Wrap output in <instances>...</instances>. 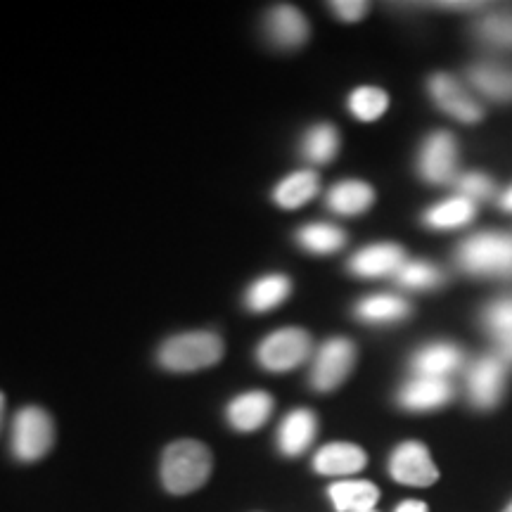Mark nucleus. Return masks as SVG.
Here are the masks:
<instances>
[{
  "label": "nucleus",
  "instance_id": "1",
  "mask_svg": "<svg viewBox=\"0 0 512 512\" xmlns=\"http://www.w3.org/2000/svg\"><path fill=\"white\" fill-rule=\"evenodd\" d=\"M211 451L202 441H174L162 456L164 489L174 496H185L202 489L211 475Z\"/></svg>",
  "mask_w": 512,
  "mask_h": 512
},
{
  "label": "nucleus",
  "instance_id": "2",
  "mask_svg": "<svg viewBox=\"0 0 512 512\" xmlns=\"http://www.w3.org/2000/svg\"><path fill=\"white\" fill-rule=\"evenodd\" d=\"M223 358V342L214 332H183L166 339L159 349V363L174 373H192L216 366Z\"/></svg>",
  "mask_w": 512,
  "mask_h": 512
},
{
  "label": "nucleus",
  "instance_id": "3",
  "mask_svg": "<svg viewBox=\"0 0 512 512\" xmlns=\"http://www.w3.org/2000/svg\"><path fill=\"white\" fill-rule=\"evenodd\" d=\"M458 264L467 273L512 278V235L479 233L458 249Z\"/></svg>",
  "mask_w": 512,
  "mask_h": 512
},
{
  "label": "nucleus",
  "instance_id": "4",
  "mask_svg": "<svg viewBox=\"0 0 512 512\" xmlns=\"http://www.w3.org/2000/svg\"><path fill=\"white\" fill-rule=\"evenodd\" d=\"M55 444L53 418L38 406H27L12 422V453L22 463L41 460Z\"/></svg>",
  "mask_w": 512,
  "mask_h": 512
},
{
  "label": "nucleus",
  "instance_id": "5",
  "mask_svg": "<svg viewBox=\"0 0 512 512\" xmlns=\"http://www.w3.org/2000/svg\"><path fill=\"white\" fill-rule=\"evenodd\" d=\"M311 337L302 328H283L268 335L256 349V358L271 373H287L302 366L311 354Z\"/></svg>",
  "mask_w": 512,
  "mask_h": 512
},
{
  "label": "nucleus",
  "instance_id": "6",
  "mask_svg": "<svg viewBox=\"0 0 512 512\" xmlns=\"http://www.w3.org/2000/svg\"><path fill=\"white\" fill-rule=\"evenodd\" d=\"M356 363V347L344 337L328 339L311 366V384L318 392H332L347 380Z\"/></svg>",
  "mask_w": 512,
  "mask_h": 512
},
{
  "label": "nucleus",
  "instance_id": "7",
  "mask_svg": "<svg viewBox=\"0 0 512 512\" xmlns=\"http://www.w3.org/2000/svg\"><path fill=\"white\" fill-rule=\"evenodd\" d=\"M389 475L406 486H432L439 479V470L425 444L406 441L396 446L389 458Z\"/></svg>",
  "mask_w": 512,
  "mask_h": 512
},
{
  "label": "nucleus",
  "instance_id": "8",
  "mask_svg": "<svg viewBox=\"0 0 512 512\" xmlns=\"http://www.w3.org/2000/svg\"><path fill=\"white\" fill-rule=\"evenodd\" d=\"M505 392V361L501 356H482L467 373V394L479 411L498 406Z\"/></svg>",
  "mask_w": 512,
  "mask_h": 512
},
{
  "label": "nucleus",
  "instance_id": "9",
  "mask_svg": "<svg viewBox=\"0 0 512 512\" xmlns=\"http://www.w3.org/2000/svg\"><path fill=\"white\" fill-rule=\"evenodd\" d=\"M458 145L456 138L446 131L432 133L420 150L418 171L427 183H448L456 174Z\"/></svg>",
  "mask_w": 512,
  "mask_h": 512
},
{
  "label": "nucleus",
  "instance_id": "10",
  "mask_svg": "<svg viewBox=\"0 0 512 512\" xmlns=\"http://www.w3.org/2000/svg\"><path fill=\"white\" fill-rule=\"evenodd\" d=\"M430 95L439 105V110H444L448 117L463 121V124H477L484 117L482 107L467 95L460 83L448 74H437L430 81Z\"/></svg>",
  "mask_w": 512,
  "mask_h": 512
},
{
  "label": "nucleus",
  "instance_id": "11",
  "mask_svg": "<svg viewBox=\"0 0 512 512\" xmlns=\"http://www.w3.org/2000/svg\"><path fill=\"white\" fill-rule=\"evenodd\" d=\"M453 396V387L448 380L439 377H413L399 392V403L406 411H437L446 406Z\"/></svg>",
  "mask_w": 512,
  "mask_h": 512
},
{
  "label": "nucleus",
  "instance_id": "12",
  "mask_svg": "<svg viewBox=\"0 0 512 512\" xmlns=\"http://www.w3.org/2000/svg\"><path fill=\"white\" fill-rule=\"evenodd\" d=\"M366 463L368 456L361 446L337 441V444H328L320 448L316 458H313V470L325 477H349L361 472Z\"/></svg>",
  "mask_w": 512,
  "mask_h": 512
},
{
  "label": "nucleus",
  "instance_id": "13",
  "mask_svg": "<svg viewBox=\"0 0 512 512\" xmlns=\"http://www.w3.org/2000/svg\"><path fill=\"white\" fill-rule=\"evenodd\" d=\"M273 413V396L254 389V392H245L235 396L228 403V422L233 425V430L238 432H254L259 430L264 422L271 418Z\"/></svg>",
  "mask_w": 512,
  "mask_h": 512
},
{
  "label": "nucleus",
  "instance_id": "14",
  "mask_svg": "<svg viewBox=\"0 0 512 512\" xmlns=\"http://www.w3.org/2000/svg\"><path fill=\"white\" fill-rule=\"evenodd\" d=\"M403 264H406V256H403L401 247L380 242V245L361 249L351 259L349 268L361 278H382V275H396Z\"/></svg>",
  "mask_w": 512,
  "mask_h": 512
},
{
  "label": "nucleus",
  "instance_id": "15",
  "mask_svg": "<svg viewBox=\"0 0 512 512\" xmlns=\"http://www.w3.org/2000/svg\"><path fill=\"white\" fill-rule=\"evenodd\" d=\"M266 31L275 46L299 48L309 38V22H306V17L297 8L280 5V8H273L268 12Z\"/></svg>",
  "mask_w": 512,
  "mask_h": 512
},
{
  "label": "nucleus",
  "instance_id": "16",
  "mask_svg": "<svg viewBox=\"0 0 512 512\" xmlns=\"http://www.w3.org/2000/svg\"><path fill=\"white\" fill-rule=\"evenodd\" d=\"M318 420L309 408H297V411L287 413L285 420L280 422L278 430V446L285 456H299L306 448L311 446V441L316 439Z\"/></svg>",
  "mask_w": 512,
  "mask_h": 512
},
{
  "label": "nucleus",
  "instance_id": "17",
  "mask_svg": "<svg viewBox=\"0 0 512 512\" xmlns=\"http://www.w3.org/2000/svg\"><path fill=\"white\" fill-rule=\"evenodd\" d=\"M460 363H463L460 349L446 342L430 344V347L420 349L418 354L413 356L415 377H439V380H446V375L458 370Z\"/></svg>",
  "mask_w": 512,
  "mask_h": 512
},
{
  "label": "nucleus",
  "instance_id": "18",
  "mask_svg": "<svg viewBox=\"0 0 512 512\" xmlns=\"http://www.w3.org/2000/svg\"><path fill=\"white\" fill-rule=\"evenodd\" d=\"M328 494L337 512L373 510L375 503L380 501V491H377V486L370 482H363V479H347V482L332 484Z\"/></svg>",
  "mask_w": 512,
  "mask_h": 512
},
{
  "label": "nucleus",
  "instance_id": "19",
  "mask_svg": "<svg viewBox=\"0 0 512 512\" xmlns=\"http://www.w3.org/2000/svg\"><path fill=\"white\" fill-rule=\"evenodd\" d=\"M375 202V192L363 181H342L328 192V207L339 216H358Z\"/></svg>",
  "mask_w": 512,
  "mask_h": 512
},
{
  "label": "nucleus",
  "instance_id": "20",
  "mask_svg": "<svg viewBox=\"0 0 512 512\" xmlns=\"http://www.w3.org/2000/svg\"><path fill=\"white\" fill-rule=\"evenodd\" d=\"M292 290V283L287 275L273 273V275H264L256 283H252L247 294H245V304L249 311L254 313H266L280 306L287 299V294Z\"/></svg>",
  "mask_w": 512,
  "mask_h": 512
},
{
  "label": "nucleus",
  "instance_id": "21",
  "mask_svg": "<svg viewBox=\"0 0 512 512\" xmlns=\"http://www.w3.org/2000/svg\"><path fill=\"white\" fill-rule=\"evenodd\" d=\"M408 313H411V306L396 294H373V297L361 299L356 306V316L375 325L396 323V320L406 318Z\"/></svg>",
  "mask_w": 512,
  "mask_h": 512
},
{
  "label": "nucleus",
  "instance_id": "22",
  "mask_svg": "<svg viewBox=\"0 0 512 512\" xmlns=\"http://www.w3.org/2000/svg\"><path fill=\"white\" fill-rule=\"evenodd\" d=\"M318 188L320 178L313 171H297V174H290L285 181L278 183V188L273 190V200L283 209H297L313 200Z\"/></svg>",
  "mask_w": 512,
  "mask_h": 512
},
{
  "label": "nucleus",
  "instance_id": "23",
  "mask_svg": "<svg viewBox=\"0 0 512 512\" xmlns=\"http://www.w3.org/2000/svg\"><path fill=\"white\" fill-rule=\"evenodd\" d=\"M484 325L498 342L503 361H512V297L496 299L484 311Z\"/></svg>",
  "mask_w": 512,
  "mask_h": 512
},
{
  "label": "nucleus",
  "instance_id": "24",
  "mask_svg": "<svg viewBox=\"0 0 512 512\" xmlns=\"http://www.w3.org/2000/svg\"><path fill=\"white\" fill-rule=\"evenodd\" d=\"M472 219H475V202L467 200V197H463V195L441 202L425 214L427 226L437 228V230H451V228L467 226Z\"/></svg>",
  "mask_w": 512,
  "mask_h": 512
},
{
  "label": "nucleus",
  "instance_id": "25",
  "mask_svg": "<svg viewBox=\"0 0 512 512\" xmlns=\"http://www.w3.org/2000/svg\"><path fill=\"white\" fill-rule=\"evenodd\" d=\"M297 238L299 245L311 254H332L337 249H342L344 242H347L344 230L330 226V223H309V226L299 230Z\"/></svg>",
  "mask_w": 512,
  "mask_h": 512
},
{
  "label": "nucleus",
  "instance_id": "26",
  "mask_svg": "<svg viewBox=\"0 0 512 512\" xmlns=\"http://www.w3.org/2000/svg\"><path fill=\"white\" fill-rule=\"evenodd\" d=\"M339 150V136L335 131V126L330 124H316L309 128L304 136L302 143V152L304 157L313 164H328L332 157L337 155Z\"/></svg>",
  "mask_w": 512,
  "mask_h": 512
},
{
  "label": "nucleus",
  "instance_id": "27",
  "mask_svg": "<svg viewBox=\"0 0 512 512\" xmlns=\"http://www.w3.org/2000/svg\"><path fill=\"white\" fill-rule=\"evenodd\" d=\"M470 79L477 86V91L489 95V98H512V72H508V69L496 67V64H482V67L472 69Z\"/></svg>",
  "mask_w": 512,
  "mask_h": 512
},
{
  "label": "nucleus",
  "instance_id": "28",
  "mask_svg": "<svg viewBox=\"0 0 512 512\" xmlns=\"http://www.w3.org/2000/svg\"><path fill=\"white\" fill-rule=\"evenodd\" d=\"M389 107V98L382 88L361 86L349 95V110L358 121H375L380 119Z\"/></svg>",
  "mask_w": 512,
  "mask_h": 512
},
{
  "label": "nucleus",
  "instance_id": "29",
  "mask_svg": "<svg viewBox=\"0 0 512 512\" xmlns=\"http://www.w3.org/2000/svg\"><path fill=\"white\" fill-rule=\"evenodd\" d=\"M396 280L403 287H411V290H432L441 283V271L437 266L427 264V261H406L396 273Z\"/></svg>",
  "mask_w": 512,
  "mask_h": 512
},
{
  "label": "nucleus",
  "instance_id": "30",
  "mask_svg": "<svg viewBox=\"0 0 512 512\" xmlns=\"http://www.w3.org/2000/svg\"><path fill=\"white\" fill-rule=\"evenodd\" d=\"M458 188L463 192V197L475 202V200H486V197L494 192V183H491V178L484 174H465L458 181Z\"/></svg>",
  "mask_w": 512,
  "mask_h": 512
},
{
  "label": "nucleus",
  "instance_id": "31",
  "mask_svg": "<svg viewBox=\"0 0 512 512\" xmlns=\"http://www.w3.org/2000/svg\"><path fill=\"white\" fill-rule=\"evenodd\" d=\"M332 10H335L337 17H342L344 22H358V19L366 15L368 5L361 3V0H339V3H332Z\"/></svg>",
  "mask_w": 512,
  "mask_h": 512
},
{
  "label": "nucleus",
  "instance_id": "32",
  "mask_svg": "<svg viewBox=\"0 0 512 512\" xmlns=\"http://www.w3.org/2000/svg\"><path fill=\"white\" fill-rule=\"evenodd\" d=\"M394 512H430L422 501H403Z\"/></svg>",
  "mask_w": 512,
  "mask_h": 512
},
{
  "label": "nucleus",
  "instance_id": "33",
  "mask_svg": "<svg viewBox=\"0 0 512 512\" xmlns=\"http://www.w3.org/2000/svg\"><path fill=\"white\" fill-rule=\"evenodd\" d=\"M501 207H503L505 211H512V188L501 197Z\"/></svg>",
  "mask_w": 512,
  "mask_h": 512
},
{
  "label": "nucleus",
  "instance_id": "34",
  "mask_svg": "<svg viewBox=\"0 0 512 512\" xmlns=\"http://www.w3.org/2000/svg\"><path fill=\"white\" fill-rule=\"evenodd\" d=\"M3 411H5V396L0 394V425H3Z\"/></svg>",
  "mask_w": 512,
  "mask_h": 512
},
{
  "label": "nucleus",
  "instance_id": "35",
  "mask_svg": "<svg viewBox=\"0 0 512 512\" xmlns=\"http://www.w3.org/2000/svg\"><path fill=\"white\" fill-rule=\"evenodd\" d=\"M503 512H512V503H510V505H508V508H505Z\"/></svg>",
  "mask_w": 512,
  "mask_h": 512
},
{
  "label": "nucleus",
  "instance_id": "36",
  "mask_svg": "<svg viewBox=\"0 0 512 512\" xmlns=\"http://www.w3.org/2000/svg\"><path fill=\"white\" fill-rule=\"evenodd\" d=\"M363 512H375V510H363Z\"/></svg>",
  "mask_w": 512,
  "mask_h": 512
}]
</instances>
